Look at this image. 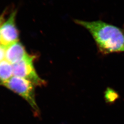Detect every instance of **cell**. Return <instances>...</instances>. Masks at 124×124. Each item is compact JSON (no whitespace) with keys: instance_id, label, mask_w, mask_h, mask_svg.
Here are the masks:
<instances>
[{"instance_id":"4","label":"cell","mask_w":124,"mask_h":124,"mask_svg":"<svg viewBox=\"0 0 124 124\" xmlns=\"http://www.w3.org/2000/svg\"><path fill=\"white\" fill-rule=\"evenodd\" d=\"M16 13L14 11L11 13L0 29V44L5 47L18 41L19 32L15 23Z\"/></svg>"},{"instance_id":"6","label":"cell","mask_w":124,"mask_h":124,"mask_svg":"<svg viewBox=\"0 0 124 124\" xmlns=\"http://www.w3.org/2000/svg\"><path fill=\"white\" fill-rule=\"evenodd\" d=\"M13 75L12 64L6 59L0 62V84L3 85L13 77Z\"/></svg>"},{"instance_id":"5","label":"cell","mask_w":124,"mask_h":124,"mask_svg":"<svg viewBox=\"0 0 124 124\" xmlns=\"http://www.w3.org/2000/svg\"><path fill=\"white\" fill-rule=\"evenodd\" d=\"M28 55L25 47L19 41L6 47L5 59L12 64L20 61Z\"/></svg>"},{"instance_id":"1","label":"cell","mask_w":124,"mask_h":124,"mask_svg":"<svg viewBox=\"0 0 124 124\" xmlns=\"http://www.w3.org/2000/svg\"><path fill=\"white\" fill-rule=\"evenodd\" d=\"M75 22L90 32L101 53H124V31L121 28L101 20L76 19Z\"/></svg>"},{"instance_id":"3","label":"cell","mask_w":124,"mask_h":124,"mask_svg":"<svg viewBox=\"0 0 124 124\" xmlns=\"http://www.w3.org/2000/svg\"><path fill=\"white\" fill-rule=\"evenodd\" d=\"M35 58V56L28 54L21 60L12 64L13 76L28 80L35 85H45L46 81L38 75L34 66Z\"/></svg>"},{"instance_id":"2","label":"cell","mask_w":124,"mask_h":124,"mask_svg":"<svg viewBox=\"0 0 124 124\" xmlns=\"http://www.w3.org/2000/svg\"><path fill=\"white\" fill-rule=\"evenodd\" d=\"M3 85L24 98L31 105L35 115L39 114V108L36 102L35 85L32 83L24 79L13 76Z\"/></svg>"},{"instance_id":"8","label":"cell","mask_w":124,"mask_h":124,"mask_svg":"<svg viewBox=\"0 0 124 124\" xmlns=\"http://www.w3.org/2000/svg\"><path fill=\"white\" fill-rule=\"evenodd\" d=\"M6 13V11L4 12L1 15H0V29L2 25L4 22L5 16V13Z\"/></svg>"},{"instance_id":"7","label":"cell","mask_w":124,"mask_h":124,"mask_svg":"<svg viewBox=\"0 0 124 124\" xmlns=\"http://www.w3.org/2000/svg\"><path fill=\"white\" fill-rule=\"evenodd\" d=\"M6 55V47L0 44V62L5 60Z\"/></svg>"}]
</instances>
